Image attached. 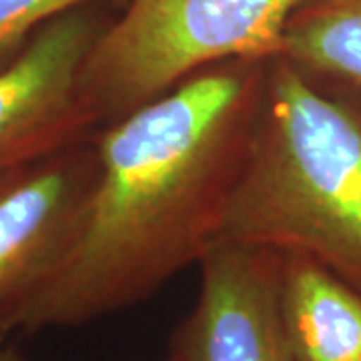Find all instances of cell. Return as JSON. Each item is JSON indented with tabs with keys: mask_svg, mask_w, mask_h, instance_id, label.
<instances>
[{
	"mask_svg": "<svg viewBox=\"0 0 361 361\" xmlns=\"http://www.w3.org/2000/svg\"><path fill=\"white\" fill-rule=\"evenodd\" d=\"M269 61H227L94 133L99 179L54 269L0 319V341L101 319L205 257L245 163Z\"/></svg>",
	"mask_w": 361,
	"mask_h": 361,
	"instance_id": "obj_1",
	"label": "cell"
},
{
	"mask_svg": "<svg viewBox=\"0 0 361 361\" xmlns=\"http://www.w3.org/2000/svg\"><path fill=\"white\" fill-rule=\"evenodd\" d=\"M217 241L310 257L361 291L360 104L271 59Z\"/></svg>",
	"mask_w": 361,
	"mask_h": 361,
	"instance_id": "obj_2",
	"label": "cell"
},
{
	"mask_svg": "<svg viewBox=\"0 0 361 361\" xmlns=\"http://www.w3.org/2000/svg\"><path fill=\"white\" fill-rule=\"evenodd\" d=\"M303 0H125L80 73L99 127L111 125L185 78L227 61L281 54L291 14Z\"/></svg>",
	"mask_w": 361,
	"mask_h": 361,
	"instance_id": "obj_3",
	"label": "cell"
},
{
	"mask_svg": "<svg viewBox=\"0 0 361 361\" xmlns=\"http://www.w3.org/2000/svg\"><path fill=\"white\" fill-rule=\"evenodd\" d=\"M106 26L97 4L52 18L0 63V177L39 163L101 129L80 89Z\"/></svg>",
	"mask_w": 361,
	"mask_h": 361,
	"instance_id": "obj_4",
	"label": "cell"
},
{
	"mask_svg": "<svg viewBox=\"0 0 361 361\" xmlns=\"http://www.w3.org/2000/svg\"><path fill=\"white\" fill-rule=\"evenodd\" d=\"M281 255L217 241L199 261L201 287L173 334L180 361H295L279 303Z\"/></svg>",
	"mask_w": 361,
	"mask_h": 361,
	"instance_id": "obj_5",
	"label": "cell"
},
{
	"mask_svg": "<svg viewBox=\"0 0 361 361\" xmlns=\"http://www.w3.org/2000/svg\"><path fill=\"white\" fill-rule=\"evenodd\" d=\"M92 137L30 165L0 191V319L73 243L101 169Z\"/></svg>",
	"mask_w": 361,
	"mask_h": 361,
	"instance_id": "obj_6",
	"label": "cell"
},
{
	"mask_svg": "<svg viewBox=\"0 0 361 361\" xmlns=\"http://www.w3.org/2000/svg\"><path fill=\"white\" fill-rule=\"evenodd\" d=\"M279 303L295 361H361L360 289L313 259L281 255Z\"/></svg>",
	"mask_w": 361,
	"mask_h": 361,
	"instance_id": "obj_7",
	"label": "cell"
},
{
	"mask_svg": "<svg viewBox=\"0 0 361 361\" xmlns=\"http://www.w3.org/2000/svg\"><path fill=\"white\" fill-rule=\"evenodd\" d=\"M279 56L322 89L361 97V0H303Z\"/></svg>",
	"mask_w": 361,
	"mask_h": 361,
	"instance_id": "obj_8",
	"label": "cell"
},
{
	"mask_svg": "<svg viewBox=\"0 0 361 361\" xmlns=\"http://www.w3.org/2000/svg\"><path fill=\"white\" fill-rule=\"evenodd\" d=\"M99 2L103 0H0V59L8 61L52 18Z\"/></svg>",
	"mask_w": 361,
	"mask_h": 361,
	"instance_id": "obj_9",
	"label": "cell"
},
{
	"mask_svg": "<svg viewBox=\"0 0 361 361\" xmlns=\"http://www.w3.org/2000/svg\"><path fill=\"white\" fill-rule=\"evenodd\" d=\"M0 361H25V360H23V355L16 351V348L8 345L6 341H0ZM161 361H180V360L175 355V353H171V351H169L167 357Z\"/></svg>",
	"mask_w": 361,
	"mask_h": 361,
	"instance_id": "obj_10",
	"label": "cell"
},
{
	"mask_svg": "<svg viewBox=\"0 0 361 361\" xmlns=\"http://www.w3.org/2000/svg\"><path fill=\"white\" fill-rule=\"evenodd\" d=\"M26 169H28V167H26ZM18 173H23V171H18ZM18 173H13V175H6V177H0V191H2L4 187H6V185H8V183H11V180H13L14 177H16V175H18Z\"/></svg>",
	"mask_w": 361,
	"mask_h": 361,
	"instance_id": "obj_11",
	"label": "cell"
},
{
	"mask_svg": "<svg viewBox=\"0 0 361 361\" xmlns=\"http://www.w3.org/2000/svg\"><path fill=\"white\" fill-rule=\"evenodd\" d=\"M349 99H353V101L361 106V97H349Z\"/></svg>",
	"mask_w": 361,
	"mask_h": 361,
	"instance_id": "obj_12",
	"label": "cell"
}]
</instances>
